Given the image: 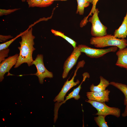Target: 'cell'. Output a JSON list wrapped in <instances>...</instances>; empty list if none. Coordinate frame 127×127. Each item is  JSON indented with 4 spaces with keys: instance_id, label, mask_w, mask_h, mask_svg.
I'll list each match as a JSON object with an SVG mask.
<instances>
[{
    "instance_id": "obj_1",
    "label": "cell",
    "mask_w": 127,
    "mask_h": 127,
    "mask_svg": "<svg viewBox=\"0 0 127 127\" xmlns=\"http://www.w3.org/2000/svg\"><path fill=\"white\" fill-rule=\"evenodd\" d=\"M32 30L31 27L22 32L20 36L21 40L19 42L20 46L18 47L20 53L14 68L18 67L24 63H27L29 66L32 65V54L35 50L34 47L35 37L33 35Z\"/></svg>"
},
{
    "instance_id": "obj_2",
    "label": "cell",
    "mask_w": 127,
    "mask_h": 127,
    "mask_svg": "<svg viewBox=\"0 0 127 127\" xmlns=\"http://www.w3.org/2000/svg\"><path fill=\"white\" fill-rule=\"evenodd\" d=\"M90 44L95 47L103 48L108 46H116L119 49H123L127 46V40L124 39L116 38L111 35H107L99 37H92Z\"/></svg>"
},
{
    "instance_id": "obj_3",
    "label": "cell",
    "mask_w": 127,
    "mask_h": 127,
    "mask_svg": "<svg viewBox=\"0 0 127 127\" xmlns=\"http://www.w3.org/2000/svg\"><path fill=\"white\" fill-rule=\"evenodd\" d=\"M85 63V62L83 60L79 62L72 78L70 80H68V79L65 82L61 91L54 99V102H56L55 105H57L64 101V97L68 91L72 87L79 83V80H77L76 82H75L74 79L78 69L80 67H83Z\"/></svg>"
},
{
    "instance_id": "obj_4",
    "label": "cell",
    "mask_w": 127,
    "mask_h": 127,
    "mask_svg": "<svg viewBox=\"0 0 127 127\" xmlns=\"http://www.w3.org/2000/svg\"><path fill=\"white\" fill-rule=\"evenodd\" d=\"M85 101L90 104L97 110L96 115H103L106 116L112 115L119 117L120 115V109L117 107H110L106 105L105 102H100L96 101L86 99Z\"/></svg>"
},
{
    "instance_id": "obj_5",
    "label": "cell",
    "mask_w": 127,
    "mask_h": 127,
    "mask_svg": "<svg viewBox=\"0 0 127 127\" xmlns=\"http://www.w3.org/2000/svg\"><path fill=\"white\" fill-rule=\"evenodd\" d=\"M99 11L98 8L96 9L92 16L89 18L88 21L91 24V34L92 36L98 37L107 34V27L100 21L98 16Z\"/></svg>"
},
{
    "instance_id": "obj_6",
    "label": "cell",
    "mask_w": 127,
    "mask_h": 127,
    "mask_svg": "<svg viewBox=\"0 0 127 127\" xmlns=\"http://www.w3.org/2000/svg\"><path fill=\"white\" fill-rule=\"evenodd\" d=\"M34 65L37 71L36 73L31 75L37 76L39 83L43 84L44 79L46 78H52L53 77L52 72L48 71L45 68L43 62V56L42 54H38L35 60L32 63V65Z\"/></svg>"
},
{
    "instance_id": "obj_7",
    "label": "cell",
    "mask_w": 127,
    "mask_h": 127,
    "mask_svg": "<svg viewBox=\"0 0 127 127\" xmlns=\"http://www.w3.org/2000/svg\"><path fill=\"white\" fill-rule=\"evenodd\" d=\"M78 46L81 52L84 53L87 56L93 58H98L108 53L115 52L118 48L116 46H112L106 49H97L83 44L79 45Z\"/></svg>"
},
{
    "instance_id": "obj_8",
    "label": "cell",
    "mask_w": 127,
    "mask_h": 127,
    "mask_svg": "<svg viewBox=\"0 0 127 127\" xmlns=\"http://www.w3.org/2000/svg\"><path fill=\"white\" fill-rule=\"evenodd\" d=\"M81 53L78 46L74 48L71 54L64 63L62 75L63 79L66 78L70 70L76 64Z\"/></svg>"
},
{
    "instance_id": "obj_9",
    "label": "cell",
    "mask_w": 127,
    "mask_h": 127,
    "mask_svg": "<svg viewBox=\"0 0 127 127\" xmlns=\"http://www.w3.org/2000/svg\"><path fill=\"white\" fill-rule=\"evenodd\" d=\"M19 55L16 54L5 59L0 64V81L4 79V76L7 72L9 73L12 67L16 63Z\"/></svg>"
},
{
    "instance_id": "obj_10",
    "label": "cell",
    "mask_w": 127,
    "mask_h": 127,
    "mask_svg": "<svg viewBox=\"0 0 127 127\" xmlns=\"http://www.w3.org/2000/svg\"><path fill=\"white\" fill-rule=\"evenodd\" d=\"M83 80L81 84L79 86L76 88L74 89L67 96H66V99L64 101L57 105H55L54 115L55 117H58V110L60 106L62 104L65 103L68 99L72 98H74L76 100H78L80 98L79 93L81 88V84L87 78H89L90 77L89 74L86 72L84 73L83 74Z\"/></svg>"
},
{
    "instance_id": "obj_11",
    "label": "cell",
    "mask_w": 127,
    "mask_h": 127,
    "mask_svg": "<svg viewBox=\"0 0 127 127\" xmlns=\"http://www.w3.org/2000/svg\"><path fill=\"white\" fill-rule=\"evenodd\" d=\"M110 91L108 89L100 91L88 92L86 96L88 99L100 102H108Z\"/></svg>"
},
{
    "instance_id": "obj_12",
    "label": "cell",
    "mask_w": 127,
    "mask_h": 127,
    "mask_svg": "<svg viewBox=\"0 0 127 127\" xmlns=\"http://www.w3.org/2000/svg\"><path fill=\"white\" fill-rule=\"evenodd\" d=\"M117 60L116 65L127 71V48L119 49L116 53Z\"/></svg>"
},
{
    "instance_id": "obj_13",
    "label": "cell",
    "mask_w": 127,
    "mask_h": 127,
    "mask_svg": "<svg viewBox=\"0 0 127 127\" xmlns=\"http://www.w3.org/2000/svg\"><path fill=\"white\" fill-rule=\"evenodd\" d=\"M114 35L116 38L120 39H124L127 36V11L122 24L115 30Z\"/></svg>"
},
{
    "instance_id": "obj_14",
    "label": "cell",
    "mask_w": 127,
    "mask_h": 127,
    "mask_svg": "<svg viewBox=\"0 0 127 127\" xmlns=\"http://www.w3.org/2000/svg\"><path fill=\"white\" fill-rule=\"evenodd\" d=\"M100 82L96 86L92 84L90 87V89L92 91H100L106 90V88L110 85V82L103 76L100 77Z\"/></svg>"
},
{
    "instance_id": "obj_15",
    "label": "cell",
    "mask_w": 127,
    "mask_h": 127,
    "mask_svg": "<svg viewBox=\"0 0 127 127\" xmlns=\"http://www.w3.org/2000/svg\"><path fill=\"white\" fill-rule=\"evenodd\" d=\"M29 7H44L48 6L53 2L50 0H27Z\"/></svg>"
},
{
    "instance_id": "obj_16",
    "label": "cell",
    "mask_w": 127,
    "mask_h": 127,
    "mask_svg": "<svg viewBox=\"0 0 127 127\" xmlns=\"http://www.w3.org/2000/svg\"><path fill=\"white\" fill-rule=\"evenodd\" d=\"M77 6L76 13L80 15H83L85 8L88 6L92 0H76Z\"/></svg>"
},
{
    "instance_id": "obj_17",
    "label": "cell",
    "mask_w": 127,
    "mask_h": 127,
    "mask_svg": "<svg viewBox=\"0 0 127 127\" xmlns=\"http://www.w3.org/2000/svg\"><path fill=\"white\" fill-rule=\"evenodd\" d=\"M110 85L116 87L120 91L124 94L125 98L124 104L127 105V85L121 83L112 81L110 82Z\"/></svg>"
},
{
    "instance_id": "obj_18",
    "label": "cell",
    "mask_w": 127,
    "mask_h": 127,
    "mask_svg": "<svg viewBox=\"0 0 127 127\" xmlns=\"http://www.w3.org/2000/svg\"><path fill=\"white\" fill-rule=\"evenodd\" d=\"M51 31L54 35L61 37L67 41L74 48L76 47V43L71 38L65 35L64 33L52 29H51Z\"/></svg>"
},
{
    "instance_id": "obj_19",
    "label": "cell",
    "mask_w": 127,
    "mask_h": 127,
    "mask_svg": "<svg viewBox=\"0 0 127 127\" xmlns=\"http://www.w3.org/2000/svg\"><path fill=\"white\" fill-rule=\"evenodd\" d=\"M98 116L94 118L97 124L99 127H108V126L105 120L106 116L103 115H98Z\"/></svg>"
},
{
    "instance_id": "obj_20",
    "label": "cell",
    "mask_w": 127,
    "mask_h": 127,
    "mask_svg": "<svg viewBox=\"0 0 127 127\" xmlns=\"http://www.w3.org/2000/svg\"><path fill=\"white\" fill-rule=\"evenodd\" d=\"M99 0H92V4L91 9L89 13L86 17H85L81 21L82 23L84 25H86L88 22L87 19L89 17L92 15V14L94 13L96 9V4Z\"/></svg>"
},
{
    "instance_id": "obj_21",
    "label": "cell",
    "mask_w": 127,
    "mask_h": 127,
    "mask_svg": "<svg viewBox=\"0 0 127 127\" xmlns=\"http://www.w3.org/2000/svg\"><path fill=\"white\" fill-rule=\"evenodd\" d=\"M22 32L20 33V34L17 35L14 38L4 43L0 44V50L8 48L9 46L13 41L19 37L22 34Z\"/></svg>"
},
{
    "instance_id": "obj_22",
    "label": "cell",
    "mask_w": 127,
    "mask_h": 127,
    "mask_svg": "<svg viewBox=\"0 0 127 127\" xmlns=\"http://www.w3.org/2000/svg\"><path fill=\"white\" fill-rule=\"evenodd\" d=\"M20 9V8H16L8 9H0V16H2L4 15H8Z\"/></svg>"
},
{
    "instance_id": "obj_23",
    "label": "cell",
    "mask_w": 127,
    "mask_h": 127,
    "mask_svg": "<svg viewBox=\"0 0 127 127\" xmlns=\"http://www.w3.org/2000/svg\"><path fill=\"white\" fill-rule=\"evenodd\" d=\"M9 49L8 48L0 50V63L4 60L5 58L8 56Z\"/></svg>"
},
{
    "instance_id": "obj_24",
    "label": "cell",
    "mask_w": 127,
    "mask_h": 127,
    "mask_svg": "<svg viewBox=\"0 0 127 127\" xmlns=\"http://www.w3.org/2000/svg\"><path fill=\"white\" fill-rule=\"evenodd\" d=\"M13 38V37L11 35L5 36L0 35V41L1 42H4L9 39L12 38Z\"/></svg>"
},
{
    "instance_id": "obj_25",
    "label": "cell",
    "mask_w": 127,
    "mask_h": 127,
    "mask_svg": "<svg viewBox=\"0 0 127 127\" xmlns=\"http://www.w3.org/2000/svg\"><path fill=\"white\" fill-rule=\"evenodd\" d=\"M122 117H125L127 116V105L126 106L124 112L122 114Z\"/></svg>"
},
{
    "instance_id": "obj_26",
    "label": "cell",
    "mask_w": 127,
    "mask_h": 127,
    "mask_svg": "<svg viewBox=\"0 0 127 127\" xmlns=\"http://www.w3.org/2000/svg\"><path fill=\"white\" fill-rule=\"evenodd\" d=\"M67 0H50L52 2H53V1L55 0H60L62 1H65Z\"/></svg>"
},
{
    "instance_id": "obj_27",
    "label": "cell",
    "mask_w": 127,
    "mask_h": 127,
    "mask_svg": "<svg viewBox=\"0 0 127 127\" xmlns=\"http://www.w3.org/2000/svg\"><path fill=\"white\" fill-rule=\"evenodd\" d=\"M27 0H21V1L22 2H24L26 1Z\"/></svg>"
}]
</instances>
